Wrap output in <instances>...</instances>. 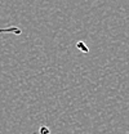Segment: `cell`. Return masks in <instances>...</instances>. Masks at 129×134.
Here are the masks:
<instances>
[{
	"label": "cell",
	"mask_w": 129,
	"mask_h": 134,
	"mask_svg": "<svg viewBox=\"0 0 129 134\" xmlns=\"http://www.w3.org/2000/svg\"><path fill=\"white\" fill-rule=\"evenodd\" d=\"M39 134H52V133H50V130H49V128L47 125H43L39 129Z\"/></svg>",
	"instance_id": "obj_2"
},
{
	"label": "cell",
	"mask_w": 129,
	"mask_h": 134,
	"mask_svg": "<svg viewBox=\"0 0 129 134\" xmlns=\"http://www.w3.org/2000/svg\"><path fill=\"white\" fill-rule=\"evenodd\" d=\"M0 34H13V35H21L22 30L16 26H9V27H0Z\"/></svg>",
	"instance_id": "obj_1"
}]
</instances>
